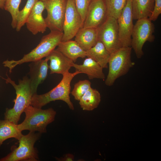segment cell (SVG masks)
Masks as SVG:
<instances>
[{
  "mask_svg": "<svg viewBox=\"0 0 161 161\" xmlns=\"http://www.w3.org/2000/svg\"><path fill=\"white\" fill-rule=\"evenodd\" d=\"M81 72L76 71L73 73L69 72L63 75V78L59 83L54 88L45 94L33 95L31 98V106L41 108L50 102L61 100L65 102L69 108L74 109V105L71 101L69 95L71 93V83L73 78Z\"/></svg>",
  "mask_w": 161,
  "mask_h": 161,
  "instance_id": "6da1fadb",
  "label": "cell"
},
{
  "mask_svg": "<svg viewBox=\"0 0 161 161\" xmlns=\"http://www.w3.org/2000/svg\"><path fill=\"white\" fill-rule=\"evenodd\" d=\"M63 34V32L51 31L49 34L43 36L37 47L29 53L24 55L22 58L18 61H5L3 63L4 66L8 68L11 73L12 70L18 65L45 58L58 46L61 41Z\"/></svg>",
  "mask_w": 161,
  "mask_h": 161,
  "instance_id": "7a4b0ae2",
  "label": "cell"
},
{
  "mask_svg": "<svg viewBox=\"0 0 161 161\" xmlns=\"http://www.w3.org/2000/svg\"><path fill=\"white\" fill-rule=\"evenodd\" d=\"M4 78L7 83L11 84L15 89L16 97L14 100V104L13 108H7L4 113V119L8 120L16 124H18L22 113L25 109L30 105L33 94L32 92L30 79L27 76L19 80L17 84L9 78Z\"/></svg>",
  "mask_w": 161,
  "mask_h": 161,
  "instance_id": "3957f363",
  "label": "cell"
},
{
  "mask_svg": "<svg viewBox=\"0 0 161 161\" xmlns=\"http://www.w3.org/2000/svg\"><path fill=\"white\" fill-rule=\"evenodd\" d=\"M25 117L20 124H17L21 131L28 130L30 131L45 133L47 127L53 122L56 115V112L52 108L46 109L34 107L30 105L24 110Z\"/></svg>",
  "mask_w": 161,
  "mask_h": 161,
  "instance_id": "277c9868",
  "label": "cell"
},
{
  "mask_svg": "<svg viewBox=\"0 0 161 161\" xmlns=\"http://www.w3.org/2000/svg\"><path fill=\"white\" fill-rule=\"evenodd\" d=\"M131 47H122L111 53L108 61L109 72L105 84L112 86L116 80L126 74L135 63L131 59Z\"/></svg>",
  "mask_w": 161,
  "mask_h": 161,
  "instance_id": "5b68a950",
  "label": "cell"
},
{
  "mask_svg": "<svg viewBox=\"0 0 161 161\" xmlns=\"http://www.w3.org/2000/svg\"><path fill=\"white\" fill-rule=\"evenodd\" d=\"M41 134L30 131L27 134H23L18 140V146L14 148L8 154L0 159V161H38V152L34 145L39 139Z\"/></svg>",
  "mask_w": 161,
  "mask_h": 161,
  "instance_id": "8992f818",
  "label": "cell"
},
{
  "mask_svg": "<svg viewBox=\"0 0 161 161\" xmlns=\"http://www.w3.org/2000/svg\"><path fill=\"white\" fill-rule=\"evenodd\" d=\"M154 25L149 18L137 20L131 34V47L138 58H141L144 55L143 48L145 43L154 41Z\"/></svg>",
  "mask_w": 161,
  "mask_h": 161,
  "instance_id": "52a82bcc",
  "label": "cell"
},
{
  "mask_svg": "<svg viewBox=\"0 0 161 161\" xmlns=\"http://www.w3.org/2000/svg\"><path fill=\"white\" fill-rule=\"evenodd\" d=\"M97 30L98 41L103 44L110 54L122 47L117 19L108 17Z\"/></svg>",
  "mask_w": 161,
  "mask_h": 161,
  "instance_id": "ba28073f",
  "label": "cell"
},
{
  "mask_svg": "<svg viewBox=\"0 0 161 161\" xmlns=\"http://www.w3.org/2000/svg\"><path fill=\"white\" fill-rule=\"evenodd\" d=\"M47 15L45 18L50 31L63 32V25L67 0H41Z\"/></svg>",
  "mask_w": 161,
  "mask_h": 161,
  "instance_id": "9c48e42d",
  "label": "cell"
},
{
  "mask_svg": "<svg viewBox=\"0 0 161 161\" xmlns=\"http://www.w3.org/2000/svg\"><path fill=\"white\" fill-rule=\"evenodd\" d=\"M83 23L76 9L75 0H67L61 41L72 40L79 30L83 27Z\"/></svg>",
  "mask_w": 161,
  "mask_h": 161,
  "instance_id": "30bf717a",
  "label": "cell"
},
{
  "mask_svg": "<svg viewBox=\"0 0 161 161\" xmlns=\"http://www.w3.org/2000/svg\"><path fill=\"white\" fill-rule=\"evenodd\" d=\"M131 0H127L126 6L117 19L120 41L122 47H131V35L134 27Z\"/></svg>",
  "mask_w": 161,
  "mask_h": 161,
  "instance_id": "8fae6325",
  "label": "cell"
},
{
  "mask_svg": "<svg viewBox=\"0 0 161 161\" xmlns=\"http://www.w3.org/2000/svg\"><path fill=\"white\" fill-rule=\"evenodd\" d=\"M107 17L104 0H92L89 7L83 27L97 28Z\"/></svg>",
  "mask_w": 161,
  "mask_h": 161,
  "instance_id": "7c38bea8",
  "label": "cell"
},
{
  "mask_svg": "<svg viewBox=\"0 0 161 161\" xmlns=\"http://www.w3.org/2000/svg\"><path fill=\"white\" fill-rule=\"evenodd\" d=\"M44 4L41 0L37 1L26 22L27 28L32 34L44 33L47 28L46 22L43 16L45 10Z\"/></svg>",
  "mask_w": 161,
  "mask_h": 161,
  "instance_id": "4fadbf2b",
  "label": "cell"
},
{
  "mask_svg": "<svg viewBox=\"0 0 161 161\" xmlns=\"http://www.w3.org/2000/svg\"><path fill=\"white\" fill-rule=\"evenodd\" d=\"M48 61L45 58L44 59L31 62L29 65L30 86L33 95L37 94L38 85L42 83L47 77L49 68Z\"/></svg>",
  "mask_w": 161,
  "mask_h": 161,
  "instance_id": "5bb4252c",
  "label": "cell"
},
{
  "mask_svg": "<svg viewBox=\"0 0 161 161\" xmlns=\"http://www.w3.org/2000/svg\"><path fill=\"white\" fill-rule=\"evenodd\" d=\"M45 58L50 61L49 68L50 74L63 75L69 72L74 63L56 49L53 50Z\"/></svg>",
  "mask_w": 161,
  "mask_h": 161,
  "instance_id": "9a60e30c",
  "label": "cell"
},
{
  "mask_svg": "<svg viewBox=\"0 0 161 161\" xmlns=\"http://www.w3.org/2000/svg\"><path fill=\"white\" fill-rule=\"evenodd\" d=\"M75 37V41L86 51L95 45L98 41L97 28L82 27Z\"/></svg>",
  "mask_w": 161,
  "mask_h": 161,
  "instance_id": "2e32d148",
  "label": "cell"
},
{
  "mask_svg": "<svg viewBox=\"0 0 161 161\" xmlns=\"http://www.w3.org/2000/svg\"><path fill=\"white\" fill-rule=\"evenodd\" d=\"M72 67L76 71L86 74L89 79L95 78L104 79L105 78L103 68L95 61L91 58H86L82 64L73 63Z\"/></svg>",
  "mask_w": 161,
  "mask_h": 161,
  "instance_id": "e0dca14e",
  "label": "cell"
},
{
  "mask_svg": "<svg viewBox=\"0 0 161 161\" xmlns=\"http://www.w3.org/2000/svg\"><path fill=\"white\" fill-rule=\"evenodd\" d=\"M56 49L74 62L78 58H84L86 57V51L75 40L61 41Z\"/></svg>",
  "mask_w": 161,
  "mask_h": 161,
  "instance_id": "ac0fdd59",
  "label": "cell"
},
{
  "mask_svg": "<svg viewBox=\"0 0 161 161\" xmlns=\"http://www.w3.org/2000/svg\"><path fill=\"white\" fill-rule=\"evenodd\" d=\"M86 56L92 58L103 69L108 68L110 53L103 44L98 41L93 47L86 51Z\"/></svg>",
  "mask_w": 161,
  "mask_h": 161,
  "instance_id": "d6986e66",
  "label": "cell"
},
{
  "mask_svg": "<svg viewBox=\"0 0 161 161\" xmlns=\"http://www.w3.org/2000/svg\"><path fill=\"white\" fill-rule=\"evenodd\" d=\"M133 19L149 18L153 10L154 0H131Z\"/></svg>",
  "mask_w": 161,
  "mask_h": 161,
  "instance_id": "ffe728a7",
  "label": "cell"
},
{
  "mask_svg": "<svg viewBox=\"0 0 161 161\" xmlns=\"http://www.w3.org/2000/svg\"><path fill=\"white\" fill-rule=\"evenodd\" d=\"M17 124L7 120L0 119V148L3 142L12 138L19 140L23 135Z\"/></svg>",
  "mask_w": 161,
  "mask_h": 161,
  "instance_id": "44dd1931",
  "label": "cell"
},
{
  "mask_svg": "<svg viewBox=\"0 0 161 161\" xmlns=\"http://www.w3.org/2000/svg\"><path fill=\"white\" fill-rule=\"evenodd\" d=\"M101 101V96L96 89L91 87L79 100L80 107L83 110L91 111L97 108Z\"/></svg>",
  "mask_w": 161,
  "mask_h": 161,
  "instance_id": "7402d4cb",
  "label": "cell"
},
{
  "mask_svg": "<svg viewBox=\"0 0 161 161\" xmlns=\"http://www.w3.org/2000/svg\"><path fill=\"white\" fill-rule=\"evenodd\" d=\"M127 0H104L108 17L117 19L126 6Z\"/></svg>",
  "mask_w": 161,
  "mask_h": 161,
  "instance_id": "603a6c76",
  "label": "cell"
},
{
  "mask_svg": "<svg viewBox=\"0 0 161 161\" xmlns=\"http://www.w3.org/2000/svg\"><path fill=\"white\" fill-rule=\"evenodd\" d=\"M39 0H27L24 8L19 10L17 16L16 30L18 32L25 24L36 3Z\"/></svg>",
  "mask_w": 161,
  "mask_h": 161,
  "instance_id": "cb8c5ba5",
  "label": "cell"
},
{
  "mask_svg": "<svg viewBox=\"0 0 161 161\" xmlns=\"http://www.w3.org/2000/svg\"><path fill=\"white\" fill-rule=\"evenodd\" d=\"M21 0H6L4 9L9 12L12 18L11 24L12 27L16 28L17 25V19L19 11V7Z\"/></svg>",
  "mask_w": 161,
  "mask_h": 161,
  "instance_id": "d4e9b609",
  "label": "cell"
},
{
  "mask_svg": "<svg viewBox=\"0 0 161 161\" xmlns=\"http://www.w3.org/2000/svg\"><path fill=\"white\" fill-rule=\"evenodd\" d=\"M91 87V83L89 80H80L75 84L71 93L75 100L79 101Z\"/></svg>",
  "mask_w": 161,
  "mask_h": 161,
  "instance_id": "484cf974",
  "label": "cell"
},
{
  "mask_svg": "<svg viewBox=\"0 0 161 161\" xmlns=\"http://www.w3.org/2000/svg\"><path fill=\"white\" fill-rule=\"evenodd\" d=\"M92 0H75L76 9L83 22L85 19L89 7Z\"/></svg>",
  "mask_w": 161,
  "mask_h": 161,
  "instance_id": "4316f807",
  "label": "cell"
},
{
  "mask_svg": "<svg viewBox=\"0 0 161 161\" xmlns=\"http://www.w3.org/2000/svg\"><path fill=\"white\" fill-rule=\"evenodd\" d=\"M161 14V0H154V6L152 13L149 18L151 21H155Z\"/></svg>",
  "mask_w": 161,
  "mask_h": 161,
  "instance_id": "83f0119b",
  "label": "cell"
},
{
  "mask_svg": "<svg viewBox=\"0 0 161 161\" xmlns=\"http://www.w3.org/2000/svg\"><path fill=\"white\" fill-rule=\"evenodd\" d=\"M56 159L59 161H73L74 159V155L71 154H66L63 157L60 158L56 157Z\"/></svg>",
  "mask_w": 161,
  "mask_h": 161,
  "instance_id": "f1b7e54d",
  "label": "cell"
},
{
  "mask_svg": "<svg viewBox=\"0 0 161 161\" xmlns=\"http://www.w3.org/2000/svg\"><path fill=\"white\" fill-rule=\"evenodd\" d=\"M6 0H0V8L4 9V7Z\"/></svg>",
  "mask_w": 161,
  "mask_h": 161,
  "instance_id": "f546056e",
  "label": "cell"
}]
</instances>
